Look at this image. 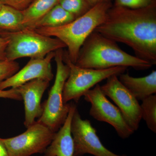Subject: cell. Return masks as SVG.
Masks as SVG:
<instances>
[{"mask_svg":"<svg viewBox=\"0 0 156 156\" xmlns=\"http://www.w3.org/2000/svg\"><path fill=\"white\" fill-rule=\"evenodd\" d=\"M95 31L127 45L138 58L156 64V3L135 9L114 5Z\"/></svg>","mask_w":156,"mask_h":156,"instance_id":"1","label":"cell"},{"mask_svg":"<svg viewBox=\"0 0 156 156\" xmlns=\"http://www.w3.org/2000/svg\"><path fill=\"white\" fill-rule=\"evenodd\" d=\"M76 65L92 69H106L117 66L148 69L152 65L122 50L116 42L94 31L81 47Z\"/></svg>","mask_w":156,"mask_h":156,"instance_id":"2","label":"cell"},{"mask_svg":"<svg viewBox=\"0 0 156 156\" xmlns=\"http://www.w3.org/2000/svg\"><path fill=\"white\" fill-rule=\"evenodd\" d=\"M112 5V2H101L65 25L34 30L43 35L56 38L63 42L67 48L70 60L75 64L83 44L95 29L104 21L108 11Z\"/></svg>","mask_w":156,"mask_h":156,"instance_id":"3","label":"cell"},{"mask_svg":"<svg viewBox=\"0 0 156 156\" xmlns=\"http://www.w3.org/2000/svg\"><path fill=\"white\" fill-rule=\"evenodd\" d=\"M0 37L9 40L6 58L9 61L26 57L44 58L50 52L66 48L59 39L43 35L29 28L12 32L0 31Z\"/></svg>","mask_w":156,"mask_h":156,"instance_id":"4","label":"cell"},{"mask_svg":"<svg viewBox=\"0 0 156 156\" xmlns=\"http://www.w3.org/2000/svg\"><path fill=\"white\" fill-rule=\"evenodd\" d=\"M63 50L55 51L54 59L56 71L54 84L50 89L48 99L43 106V113L37 122L44 124L56 133L64 124L71 107V104L63 101V90L68 78L69 69L63 60Z\"/></svg>","mask_w":156,"mask_h":156,"instance_id":"5","label":"cell"},{"mask_svg":"<svg viewBox=\"0 0 156 156\" xmlns=\"http://www.w3.org/2000/svg\"><path fill=\"white\" fill-rule=\"evenodd\" d=\"M63 60L69 69L68 78L63 90V101L67 103L70 101L78 102L82 96L101 81L111 76H119L125 72L127 67L117 66L106 69H92L80 67L73 63L63 51Z\"/></svg>","mask_w":156,"mask_h":156,"instance_id":"6","label":"cell"},{"mask_svg":"<svg viewBox=\"0 0 156 156\" xmlns=\"http://www.w3.org/2000/svg\"><path fill=\"white\" fill-rule=\"evenodd\" d=\"M27 128L25 132L17 136L1 138L10 156H30L44 153L55 134L37 121Z\"/></svg>","mask_w":156,"mask_h":156,"instance_id":"7","label":"cell"},{"mask_svg":"<svg viewBox=\"0 0 156 156\" xmlns=\"http://www.w3.org/2000/svg\"><path fill=\"white\" fill-rule=\"evenodd\" d=\"M83 96L84 99L91 104L89 114L93 119L108 123L113 127L118 135L122 139L128 138L134 133L119 109L104 94L99 84L87 91Z\"/></svg>","mask_w":156,"mask_h":156,"instance_id":"8","label":"cell"},{"mask_svg":"<svg viewBox=\"0 0 156 156\" xmlns=\"http://www.w3.org/2000/svg\"><path fill=\"white\" fill-rule=\"evenodd\" d=\"M71 132L74 144V156L89 154L94 156H127L114 153L101 141L89 120L82 119L77 108L73 115Z\"/></svg>","mask_w":156,"mask_h":156,"instance_id":"9","label":"cell"},{"mask_svg":"<svg viewBox=\"0 0 156 156\" xmlns=\"http://www.w3.org/2000/svg\"><path fill=\"white\" fill-rule=\"evenodd\" d=\"M106 80V83L100 86L101 91L116 105L128 126L136 131L142 119L138 101L120 82L118 76H111Z\"/></svg>","mask_w":156,"mask_h":156,"instance_id":"10","label":"cell"},{"mask_svg":"<svg viewBox=\"0 0 156 156\" xmlns=\"http://www.w3.org/2000/svg\"><path fill=\"white\" fill-rule=\"evenodd\" d=\"M55 55L54 51L48 53L44 58H31L22 69L0 83V90L15 89L36 79L50 82L54 76L51 62Z\"/></svg>","mask_w":156,"mask_h":156,"instance_id":"11","label":"cell"},{"mask_svg":"<svg viewBox=\"0 0 156 156\" xmlns=\"http://www.w3.org/2000/svg\"><path fill=\"white\" fill-rule=\"evenodd\" d=\"M50 82L42 79H36L15 88L22 98L24 105L25 120L27 128L35 122L43 113L41 101Z\"/></svg>","mask_w":156,"mask_h":156,"instance_id":"12","label":"cell"},{"mask_svg":"<svg viewBox=\"0 0 156 156\" xmlns=\"http://www.w3.org/2000/svg\"><path fill=\"white\" fill-rule=\"evenodd\" d=\"M76 108V105L71 103L65 122L55 133L52 142L44 153L45 156H74V148L71 132V124Z\"/></svg>","mask_w":156,"mask_h":156,"instance_id":"13","label":"cell"},{"mask_svg":"<svg viewBox=\"0 0 156 156\" xmlns=\"http://www.w3.org/2000/svg\"><path fill=\"white\" fill-rule=\"evenodd\" d=\"M119 80L137 100H143L156 93V71L142 77H134L128 73L121 74Z\"/></svg>","mask_w":156,"mask_h":156,"instance_id":"14","label":"cell"},{"mask_svg":"<svg viewBox=\"0 0 156 156\" xmlns=\"http://www.w3.org/2000/svg\"><path fill=\"white\" fill-rule=\"evenodd\" d=\"M60 0H33L22 11L24 29H31L42 17L48 13Z\"/></svg>","mask_w":156,"mask_h":156,"instance_id":"15","label":"cell"},{"mask_svg":"<svg viewBox=\"0 0 156 156\" xmlns=\"http://www.w3.org/2000/svg\"><path fill=\"white\" fill-rule=\"evenodd\" d=\"M76 17L58 4L42 17L30 29L39 27H55L67 24Z\"/></svg>","mask_w":156,"mask_h":156,"instance_id":"16","label":"cell"},{"mask_svg":"<svg viewBox=\"0 0 156 156\" xmlns=\"http://www.w3.org/2000/svg\"><path fill=\"white\" fill-rule=\"evenodd\" d=\"M22 11L3 5L0 10V31L12 32L24 29Z\"/></svg>","mask_w":156,"mask_h":156,"instance_id":"17","label":"cell"},{"mask_svg":"<svg viewBox=\"0 0 156 156\" xmlns=\"http://www.w3.org/2000/svg\"><path fill=\"white\" fill-rule=\"evenodd\" d=\"M142 119L145 121L148 128L156 133V95L149 96L142 101L140 105Z\"/></svg>","mask_w":156,"mask_h":156,"instance_id":"18","label":"cell"},{"mask_svg":"<svg viewBox=\"0 0 156 156\" xmlns=\"http://www.w3.org/2000/svg\"><path fill=\"white\" fill-rule=\"evenodd\" d=\"M58 4L76 18L85 14L92 8L87 0H60Z\"/></svg>","mask_w":156,"mask_h":156,"instance_id":"19","label":"cell"},{"mask_svg":"<svg viewBox=\"0 0 156 156\" xmlns=\"http://www.w3.org/2000/svg\"><path fill=\"white\" fill-rule=\"evenodd\" d=\"M19 63L15 61L0 60V83L19 71Z\"/></svg>","mask_w":156,"mask_h":156,"instance_id":"20","label":"cell"},{"mask_svg":"<svg viewBox=\"0 0 156 156\" xmlns=\"http://www.w3.org/2000/svg\"><path fill=\"white\" fill-rule=\"evenodd\" d=\"M156 3V0H115V5L130 9L146 8Z\"/></svg>","mask_w":156,"mask_h":156,"instance_id":"21","label":"cell"},{"mask_svg":"<svg viewBox=\"0 0 156 156\" xmlns=\"http://www.w3.org/2000/svg\"><path fill=\"white\" fill-rule=\"evenodd\" d=\"M3 5H7L23 11L31 3L33 0H0Z\"/></svg>","mask_w":156,"mask_h":156,"instance_id":"22","label":"cell"},{"mask_svg":"<svg viewBox=\"0 0 156 156\" xmlns=\"http://www.w3.org/2000/svg\"><path fill=\"white\" fill-rule=\"evenodd\" d=\"M0 98H9L17 101L22 100V98L16 89L9 90H0Z\"/></svg>","mask_w":156,"mask_h":156,"instance_id":"23","label":"cell"},{"mask_svg":"<svg viewBox=\"0 0 156 156\" xmlns=\"http://www.w3.org/2000/svg\"><path fill=\"white\" fill-rule=\"evenodd\" d=\"M8 43L7 38L0 37V60H6V50Z\"/></svg>","mask_w":156,"mask_h":156,"instance_id":"24","label":"cell"},{"mask_svg":"<svg viewBox=\"0 0 156 156\" xmlns=\"http://www.w3.org/2000/svg\"><path fill=\"white\" fill-rule=\"evenodd\" d=\"M0 156H10L5 146L3 143L1 138H0Z\"/></svg>","mask_w":156,"mask_h":156,"instance_id":"25","label":"cell"},{"mask_svg":"<svg viewBox=\"0 0 156 156\" xmlns=\"http://www.w3.org/2000/svg\"><path fill=\"white\" fill-rule=\"evenodd\" d=\"M87 1L91 7H92L101 2H112V0H87Z\"/></svg>","mask_w":156,"mask_h":156,"instance_id":"26","label":"cell"},{"mask_svg":"<svg viewBox=\"0 0 156 156\" xmlns=\"http://www.w3.org/2000/svg\"><path fill=\"white\" fill-rule=\"evenodd\" d=\"M3 3L2 2L0 1V10H1V8H2V6H3Z\"/></svg>","mask_w":156,"mask_h":156,"instance_id":"27","label":"cell"},{"mask_svg":"<svg viewBox=\"0 0 156 156\" xmlns=\"http://www.w3.org/2000/svg\"></svg>","mask_w":156,"mask_h":156,"instance_id":"28","label":"cell"}]
</instances>
